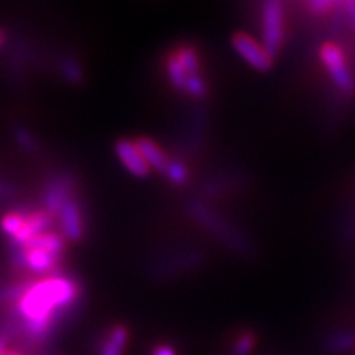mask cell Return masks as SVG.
<instances>
[{
	"label": "cell",
	"mask_w": 355,
	"mask_h": 355,
	"mask_svg": "<svg viewBox=\"0 0 355 355\" xmlns=\"http://www.w3.org/2000/svg\"><path fill=\"white\" fill-rule=\"evenodd\" d=\"M166 176L170 178L175 184H184L188 181V171L180 162H170L166 168Z\"/></svg>",
	"instance_id": "cell-20"
},
{
	"label": "cell",
	"mask_w": 355,
	"mask_h": 355,
	"mask_svg": "<svg viewBox=\"0 0 355 355\" xmlns=\"http://www.w3.org/2000/svg\"><path fill=\"white\" fill-rule=\"evenodd\" d=\"M78 295L76 283L66 278H48L32 285L19 303L24 316L21 331L35 343L44 340L51 334L55 318L74 303Z\"/></svg>",
	"instance_id": "cell-1"
},
{
	"label": "cell",
	"mask_w": 355,
	"mask_h": 355,
	"mask_svg": "<svg viewBox=\"0 0 355 355\" xmlns=\"http://www.w3.org/2000/svg\"><path fill=\"white\" fill-rule=\"evenodd\" d=\"M306 7H308L309 13H313V15H332L337 8L340 7V2H326V0H313V2H308L306 3Z\"/></svg>",
	"instance_id": "cell-16"
},
{
	"label": "cell",
	"mask_w": 355,
	"mask_h": 355,
	"mask_svg": "<svg viewBox=\"0 0 355 355\" xmlns=\"http://www.w3.org/2000/svg\"><path fill=\"white\" fill-rule=\"evenodd\" d=\"M327 354H347L355 349V334L347 331L331 334L324 343Z\"/></svg>",
	"instance_id": "cell-13"
},
{
	"label": "cell",
	"mask_w": 355,
	"mask_h": 355,
	"mask_svg": "<svg viewBox=\"0 0 355 355\" xmlns=\"http://www.w3.org/2000/svg\"><path fill=\"white\" fill-rule=\"evenodd\" d=\"M3 42H6V32H3V30H0V46H2Z\"/></svg>",
	"instance_id": "cell-28"
},
{
	"label": "cell",
	"mask_w": 355,
	"mask_h": 355,
	"mask_svg": "<svg viewBox=\"0 0 355 355\" xmlns=\"http://www.w3.org/2000/svg\"><path fill=\"white\" fill-rule=\"evenodd\" d=\"M319 56H321L322 64L326 66L334 86L344 96H355V78L352 71L349 69L344 51L340 50L339 44L334 42L322 43L321 50H319Z\"/></svg>",
	"instance_id": "cell-5"
},
{
	"label": "cell",
	"mask_w": 355,
	"mask_h": 355,
	"mask_svg": "<svg viewBox=\"0 0 355 355\" xmlns=\"http://www.w3.org/2000/svg\"><path fill=\"white\" fill-rule=\"evenodd\" d=\"M3 355H25V354H21V352H17V350H13V349H8L6 354Z\"/></svg>",
	"instance_id": "cell-27"
},
{
	"label": "cell",
	"mask_w": 355,
	"mask_h": 355,
	"mask_svg": "<svg viewBox=\"0 0 355 355\" xmlns=\"http://www.w3.org/2000/svg\"><path fill=\"white\" fill-rule=\"evenodd\" d=\"M186 91H188L189 96H193L194 99H202V97L207 96V87L206 83L202 81V78L199 76H191L188 78V83H186Z\"/></svg>",
	"instance_id": "cell-19"
},
{
	"label": "cell",
	"mask_w": 355,
	"mask_h": 355,
	"mask_svg": "<svg viewBox=\"0 0 355 355\" xmlns=\"http://www.w3.org/2000/svg\"><path fill=\"white\" fill-rule=\"evenodd\" d=\"M261 37L265 51L275 61L285 40V8L282 2L270 0L261 6Z\"/></svg>",
	"instance_id": "cell-4"
},
{
	"label": "cell",
	"mask_w": 355,
	"mask_h": 355,
	"mask_svg": "<svg viewBox=\"0 0 355 355\" xmlns=\"http://www.w3.org/2000/svg\"><path fill=\"white\" fill-rule=\"evenodd\" d=\"M53 220V214H50L48 211H40L35 212V214L25 216L24 220V227L19 234L13 237V245H25L26 242L32 241L33 237L43 234V230L51 224Z\"/></svg>",
	"instance_id": "cell-9"
},
{
	"label": "cell",
	"mask_w": 355,
	"mask_h": 355,
	"mask_svg": "<svg viewBox=\"0 0 355 355\" xmlns=\"http://www.w3.org/2000/svg\"><path fill=\"white\" fill-rule=\"evenodd\" d=\"M191 214L196 217V220L201 222L204 227H207L212 234H216L222 242H225V245H229L232 250L239 252L243 257L252 255V245L243 235L235 230L232 225H229L227 222L222 220L219 216H216L214 212L204 207L202 204L194 202L191 206Z\"/></svg>",
	"instance_id": "cell-3"
},
{
	"label": "cell",
	"mask_w": 355,
	"mask_h": 355,
	"mask_svg": "<svg viewBox=\"0 0 355 355\" xmlns=\"http://www.w3.org/2000/svg\"><path fill=\"white\" fill-rule=\"evenodd\" d=\"M24 220L25 216L17 214V212H12V214H7L2 219V229L3 232H7L10 237L13 239L17 234L20 232L21 227H24Z\"/></svg>",
	"instance_id": "cell-17"
},
{
	"label": "cell",
	"mask_w": 355,
	"mask_h": 355,
	"mask_svg": "<svg viewBox=\"0 0 355 355\" xmlns=\"http://www.w3.org/2000/svg\"><path fill=\"white\" fill-rule=\"evenodd\" d=\"M166 68H168V74H170L171 83L175 84L178 89H186V83H188V74H186V71L183 69V66H181V63L178 61V58L175 55H173L170 60H168Z\"/></svg>",
	"instance_id": "cell-15"
},
{
	"label": "cell",
	"mask_w": 355,
	"mask_h": 355,
	"mask_svg": "<svg viewBox=\"0 0 355 355\" xmlns=\"http://www.w3.org/2000/svg\"><path fill=\"white\" fill-rule=\"evenodd\" d=\"M73 188V181L68 176H58L53 180V183L46 188L44 193V204H46V211L50 214H55L63 209V206L69 201V191Z\"/></svg>",
	"instance_id": "cell-8"
},
{
	"label": "cell",
	"mask_w": 355,
	"mask_h": 355,
	"mask_svg": "<svg viewBox=\"0 0 355 355\" xmlns=\"http://www.w3.org/2000/svg\"><path fill=\"white\" fill-rule=\"evenodd\" d=\"M135 145L137 148H139V152L141 153V157L145 158V162L148 163L150 168H155V170L163 171V173L166 171L170 159H168L165 152H163V150L159 148L153 140L141 137V139L135 141Z\"/></svg>",
	"instance_id": "cell-11"
},
{
	"label": "cell",
	"mask_w": 355,
	"mask_h": 355,
	"mask_svg": "<svg viewBox=\"0 0 355 355\" xmlns=\"http://www.w3.org/2000/svg\"><path fill=\"white\" fill-rule=\"evenodd\" d=\"M61 71H63L64 78L68 79L69 83L79 84L83 81V71L74 60H66L63 66H61Z\"/></svg>",
	"instance_id": "cell-21"
},
{
	"label": "cell",
	"mask_w": 355,
	"mask_h": 355,
	"mask_svg": "<svg viewBox=\"0 0 355 355\" xmlns=\"http://www.w3.org/2000/svg\"><path fill=\"white\" fill-rule=\"evenodd\" d=\"M115 152H117L121 162L125 165L127 170L130 171L133 176L145 178L150 175V170H152V168L148 166V163L145 162L144 157H141L135 141L119 140L117 144H115Z\"/></svg>",
	"instance_id": "cell-7"
},
{
	"label": "cell",
	"mask_w": 355,
	"mask_h": 355,
	"mask_svg": "<svg viewBox=\"0 0 355 355\" xmlns=\"http://www.w3.org/2000/svg\"><path fill=\"white\" fill-rule=\"evenodd\" d=\"M15 139L19 144L24 146V148L28 150V152H35L37 150V144H35L33 137L30 135L26 130H21V128H17L15 130Z\"/></svg>",
	"instance_id": "cell-22"
},
{
	"label": "cell",
	"mask_w": 355,
	"mask_h": 355,
	"mask_svg": "<svg viewBox=\"0 0 355 355\" xmlns=\"http://www.w3.org/2000/svg\"><path fill=\"white\" fill-rule=\"evenodd\" d=\"M232 46L254 69L260 71V73H266V71L272 69L273 60L265 51V48L260 46L250 35L235 33L232 37Z\"/></svg>",
	"instance_id": "cell-6"
},
{
	"label": "cell",
	"mask_w": 355,
	"mask_h": 355,
	"mask_svg": "<svg viewBox=\"0 0 355 355\" xmlns=\"http://www.w3.org/2000/svg\"><path fill=\"white\" fill-rule=\"evenodd\" d=\"M7 344H8V339L3 334H0V355H3L8 350V347H7Z\"/></svg>",
	"instance_id": "cell-26"
},
{
	"label": "cell",
	"mask_w": 355,
	"mask_h": 355,
	"mask_svg": "<svg viewBox=\"0 0 355 355\" xmlns=\"http://www.w3.org/2000/svg\"><path fill=\"white\" fill-rule=\"evenodd\" d=\"M175 56L178 58V61H180L181 66H183V69L186 71V74H188V78L191 76H198L199 74V60L196 56V53H194L193 48H181L180 51L175 53Z\"/></svg>",
	"instance_id": "cell-14"
},
{
	"label": "cell",
	"mask_w": 355,
	"mask_h": 355,
	"mask_svg": "<svg viewBox=\"0 0 355 355\" xmlns=\"http://www.w3.org/2000/svg\"><path fill=\"white\" fill-rule=\"evenodd\" d=\"M128 340V331L125 326H115L107 337L101 343L99 355H123Z\"/></svg>",
	"instance_id": "cell-12"
},
{
	"label": "cell",
	"mask_w": 355,
	"mask_h": 355,
	"mask_svg": "<svg viewBox=\"0 0 355 355\" xmlns=\"http://www.w3.org/2000/svg\"><path fill=\"white\" fill-rule=\"evenodd\" d=\"M153 355H176V352L170 345H158V347H155Z\"/></svg>",
	"instance_id": "cell-24"
},
{
	"label": "cell",
	"mask_w": 355,
	"mask_h": 355,
	"mask_svg": "<svg viewBox=\"0 0 355 355\" xmlns=\"http://www.w3.org/2000/svg\"><path fill=\"white\" fill-rule=\"evenodd\" d=\"M64 239L56 234H40L28 241L25 245L17 248L13 261L25 265L35 272H50L60 263V257L63 254Z\"/></svg>",
	"instance_id": "cell-2"
},
{
	"label": "cell",
	"mask_w": 355,
	"mask_h": 355,
	"mask_svg": "<svg viewBox=\"0 0 355 355\" xmlns=\"http://www.w3.org/2000/svg\"><path fill=\"white\" fill-rule=\"evenodd\" d=\"M255 345V336L252 332H243L239 336V339L235 340L232 355H250L252 349Z\"/></svg>",
	"instance_id": "cell-18"
},
{
	"label": "cell",
	"mask_w": 355,
	"mask_h": 355,
	"mask_svg": "<svg viewBox=\"0 0 355 355\" xmlns=\"http://www.w3.org/2000/svg\"><path fill=\"white\" fill-rule=\"evenodd\" d=\"M13 193H15V191H13V188H10V186L6 183H0V196L8 198V196H12Z\"/></svg>",
	"instance_id": "cell-25"
},
{
	"label": "cell",
	"mask_w": 355,
	"mask_h": 355,
	"mask_svg": "<svg viewBox=\"0 0 355 355\" xmlns=\"http://www.w3.org/2000/svg\"><path fill=\"white\" fill-rule=\"evenodd\" d=\"M60 217L66 237L73 242L81 241L84 232V222L81 209H79L78 202L74 201V199H69V201L64 204L63 209L60 211Z\"/></svg>",
	"instance_id": "cell-10"
},
{
	"label": "cell",
	"mask_w": 355,
	"mask_h": 355,
	"mask_svg": "<svg viewBox=\"0 0 355 355\" xmlns=\"http://www.w3.org/2000/svg\"><path fill=\"white\" fill-rule=\"evenodd\" d=\"M345 13H347L349 26L352 28V33L355 37V0H350V2H344Z\"/></svg>",
	"instance_id": "cell-23"
}]
</instances>
